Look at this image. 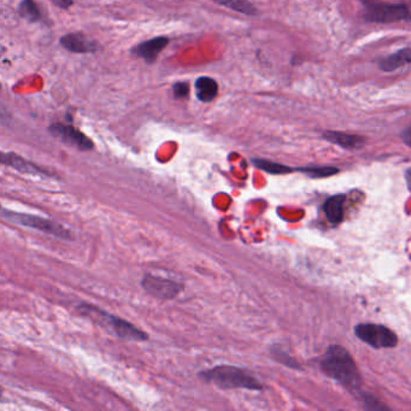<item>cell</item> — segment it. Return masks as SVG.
Wrapping results in <instances>:
<instances>
[{"label":"cell","instance_id":"6da1fadb","mask_svg":"<svg viewBox=\"0 0 411 411\" xmlns=\"http://www.w3.org/2000/svg\"><path fill=\"white\" fill-rule=\"evenodd\" d=\"M321 369L345 387L352 390L360 387V376L356 365L344 347L338 345L329 347L321 360Z\"/></svg>","mask_w":411,"mask_h":411},{"label":"cell","instance_id":"7a4b0ae2","mask_svg":"<svg viewBox=\"0 0 411 411\" xmlns=\"http://www.w3.org/2000/svg\"><path fill=\"white\" fill-rule=\"evenodd\" d=\"M78 309H79L80 314L85 315L89 319H92L93 321H96L105 331L114 334L115 337L120 338L122 340L138 342H146L148 339V333L143 332L134 324L121 319L116 315L109 314L96 305L81 303Z\"/></svg>","mask_w":411,"mask_h":411},{"label":"cell","instance_id":"3957f363","mask_svg":"<svg viewBox=\"0 0 411 411\" xmlns=\"http://www.w3.org/2000/svg\"><path fill=\"white\" fill-rule=\"evenodd\" d=\"M199 379L208 384H213L221 390H262L259 380L250 374L249 371L234 365H216L210 369L199 373Z\"/></svg>","mask_w":411,"mask_h":411},{"label":"cell","instance_id":"277c9868","mask_svg":"<svg viewBox=\"0 0 411 411\" xmlns=\"http://www.w3.org/2000/svg\"><path fill=\"white\" fill-rule=\"evenodd\" d=\"M1 218H4L5 221L14 223L17 226L27 227V228H32L35 231H42L49 236H55L58 239H63V241H73L74 239V234L62 226L60 223L49 220V218H44L42 216H37V215H32V213H17V211H12L9 209H1Z\"/></svg>","mask_w":411,"mask_h":411},{"label":"cell","instance_id":"5b68a950","mask_svg":"<svg viewBox=\"0 0 411 411\" xmlns=\"http://www.w3.org/2000/svg\"><path fill=\"white\" fill-rule=\"evenodd\" d=\"M365 19L373 24H393L399 21L411 22V11L407 5L387 4L381 0H374L365 6Z\"/></svg>","mask_w":411,"mask_h":411},{"label":"cell","instance_id":"8992f818","mask_svg":"<svg viewBox=\"0 0 411 411\" xmlns=\"http://www.w3.org/2000/svg\"><path fill=\"white\" fill-rule=\"evenodd\" d=\"M357 337L360 340L369 344L370 347L381 349V347H393L397 345L398 338L394 333L381 324H358L355 329Z\"/></svg>","mask_w":411,"mask_h":411},{"label":"cell","instance_id":"52a82bcc","mask_svg":"<svg viewBox=\"0 0 411 411\" xmlns=\"http://www.w3.org/2000/svg\"><path fill=\"white\" fill-rule=\"evenodd\" d=\"M141 286L145 291L148 292V295H151L158 299H162V301L174 299L184 290V286L180 282L174 281V280L166 279V277L153 275V274L143 275Z\"/></svg>","mask_w":411,"mask_h":411},{"label":"cell","instance_id":"ba28073f","mask_svg":"<svg viewBox=\"0 0 411 411\" xmlns=\"http://www.w3.org/2000/svg\"><path fill=\"white\" fill-rule=\"evenodd\" d=\"M50 133L55 138L60 140L65 145H69L71 148H78L80 151H89L93 150L92 140L88 138L87 135L83 134L82 132L76 130L71 125L64 123H53L50 127Z\"/></svg>","mask_w":411,"mask_h":411},{"label":"cell","instance_id":"9c48e42d","mask_svg":"<svg viewBox=\"0 0 411 411\" xmlns=\"http://www.w3.org/2000/svg\"><path fill=\"white\" fill-rule=\"evenodd\" d=\"M0 161L4 166H11L19 173L28 174V175L34 176H45V177H50L51 174L40 166L34 164V163L29 162L24 157H21L19 155L14 152H3Z\"/></svg>","mask_w":411,"mask_h":411},{"label":"cell","instance_id":"30bf717a","mask_svg":"<svg viewBox=\"0 0 411 411\" xmlns=\"http://www.w3.org/2000/svg\"><path fill=\"white\" fill-rule=\"evenodd\" d=\"M168 44L169 39L166 37H153L133 47L132 53L148 63H153L157 60L158 55L168 46Z\"/></svg>","mask_w":411,"mask_h":411},{"label":"cell","instance_id":"8fae6325","mask_svg":"<svg viewBox=\"0 0 411 411\" xmlns=\"http://www.w3.org/2000/svg\"><path fill=\"white\" fill-rule=\"evenodd\" d=\"M60 45L68 51L75 53H89L97 51L98 45L96 42L85 37L81 33L67 34L60 39Z\"/></svg>","mask_w":411,"mask_h":411},{"label":"cell","instance_id":"7c38bea8","mask_svg":"<svg viewBox=\"0 0 411 411\" xmlns=\"http://www.w3.org/2000/svg\"><path fill=\"white\" fill-rule=\"evenodd\" d=\"M324 139H326L329 143H335L338 146L347 150H357L365 145V138L356 134H347L342 132H324L322 134Z\"/></svg>","mask_w":411,"mask_h":411},{"label":"cell","instance_id":"4fadbf2b","mask_svg":"<svg viewBox=\"0 0 411 411\" xmlns=\"http://www.w3.org/2000/svg\"><path fill=\"white\" fill-rule=\"evenodd\" d=\"M411 64V49L410 47H405L399 51L393 53V55H387L379 62L380 69L385 71V73H391L394 70L402 68L404 65Z\"/></svg>","mask_w":411,"mask_h":411},{"label":"cell","instance_id":"5bb4252c","mask_svg":"<svg viewBox=\"0 0 411 411\" xmlns=\"http://www.w3.org/2000/svg\"><path fill=\"white\" fill-rule=\"evenodd\" d=\"M194 89H195V96L200 102L210 103L213 102L218 93V85L215 80L208 76H202L199 78L194 83Z\"/></svg>","mask_w":411,"mask_h":411},{"label":"cell","instance_id":"9a60e30c","mask_svg":"<svg viewBox=\"0 0 411 411\" xmlns=\"http://www.w3.org/2000/svg\"><path fill=\"white\" fill-rule=\"evenodd\" d=\"M344 202H345L344 195H334L324 203V211L329 222L339 223V222L342 221V218H344V208H342Z\"/></svg>","mask_w":411,"mask_h":411},{"label":"cell","instance_id":"2e32d148","mask_svg":"<svg viewBox=\"0 0 411 411\" xmlns=\"http://www.w3.org/2000/svg\"><path fill=\"white\" fill-rule=\"evenodd\" d=\"M216 4L222 5L227 9L233 10L236 12H241L247 16H256L259 11L254 5L251 4L249 0H213Z\"/></svg>","mask_w":411,"mask_h":411},{"label":"cell","instance_id":"e0dca14e","mask_svg":"<svg viewBox=\"0 0 411 411\" xmlns=\"http://www.w3.org/2000/svg\"><path fill=\"white\" fill-rule=\"evenodd\" d=\"M254 166H257L262 170L267 171L269 174H274V175H279V174H287L293 171L290 166H283L280 163L272 162V161H267V159H261V158H256L252 159Z\"/></svg>","mask_w":411,"mask_h":411},{"label":"cell","instance_id":"ac0fdd59","mask_svg":"<svg viewBox=\"0 0 411 411\" xmlns=\"http://www.w3.org/2000/svg\"><path fill=\"white\" fill-rule=\"evenodd\" d=\"M19 12L29 22H39L42 19V12L34 0H24L19 5Z\"/></svg>","mask_w":411,"mask_h":411},{"label":"cell","instance_id":"d6986e66","mask_svg":"<svg viewBox=\"0 0 411 411\" xmlns=\"http://www.w3.org/2000/svg\"><path fill=\"white\" fill-rule=\"evenodd\" d=\"M301 171L308 174L310 177L319 179V177H329V176L334 175L339 170L333 166H311V168H303Z\"/></svg>","mask_w":411,"mask_h":411},{"label":"cell","instance_id":"ffe728a7","mask_svg":"<svg viewBox=\"0 0 411 411\" xmlns=\"http://www.w3.org/2000/svg\"><path fill=\"white\" fill-rule=\"evenodd\" d=\"M173 93L176 99H182L190 94V86L187 82H176L173 86Z\"/></svg>","mask_w":411,"mask_h":411},{"label":"cell","instance_id":"44dd1931","mask_svg":"<svg viewBox=\"0 0 411 411\" xmlns=\"http://www.w3.org/2000/svg\"><path fill=\"white\" fill-rule=\"evenodd\" d=\"M401 138H402L403 143H405L408 148H411V125H408L407 128L403 130Z\"/></svg>","mask_w":411,"mask_h":411},{"label":"cell","instance_id":"7402d4cb","mask_svg":"<svg viewBox=\"0 0 411 411\" xmlns=\"http://www.w3.org/2000/svg\"><path fill=\"white\" fill-rule=\"evenodd\" d=\"M52 3L58 6L60 9H69L70 6L73 5V0H51Z\"/></svg>","mask_w":411,"mask_h":411},{"label":"cell","instance_id":"603a6c76","mask_svg":"<svg viewBox=\"0 0 411 411\" xmlns=\"http://www.w3.org/2000/svg\"><path fill=\"white\" fill-rule=\"evenodd\" d=\"M405 179H407L408 187L411 191V168L408 169L407 173H405Z\"/></svg>","mask_w":411,"mask_h":411}]
</instances>
